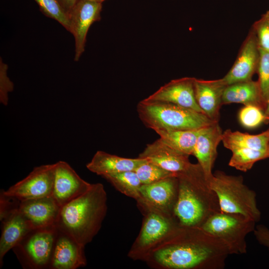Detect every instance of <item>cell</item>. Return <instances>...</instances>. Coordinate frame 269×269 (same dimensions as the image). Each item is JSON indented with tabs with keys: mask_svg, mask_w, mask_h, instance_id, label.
Segmentation results:
<instances>
[{
	"mask_svg": "<svg viewBox=\"0 0 269 269\" xmlns=\"http://www.w3.org/2000/svg\"><path fill=\"white\" fill-rule=\"evenodd\" d=\"M230 255L224 243L201 228L181 227L146 258L165 269H223Z\"/></svg>",
	"mask_w": 269,
	"mask_h": 269,
	"instance_id": "obj_1",
	"label": "cell"
},
{
	"mask_svg": "<svg viewBox=\"0 0 269 269\" xmlns=\"http://www.w3.org/2000/svg\"><path fill=\"white\" fill-rule=\"evenodd\" d=\"M178 192L174 215L182 227L200 228L221 211L217 196L198 163L177 173Z\"/></svg>",
	"mask_w": 269,
	"mask_h": 269,
	"instance_id": "obj_2",
	"label": "cell"
},
{
	"mask_svg": "<svg viewBox=\"0 0 269 269\" xmlns=\"http://www.w3.org/2000/svg\"><path fill=\"white\" fill-rule=\"evenodd\" d=\"M107 211V196L103 185L90 189L60 207L57 229L85 246L99 232Z\"/></svg>",
	"mask_w": 269,
	"mask_h": 269,
	"instance_id": "obj_3",
	"label": "cell"
},
{
	"mask_svg": "<svg viewBox=\"0 0 269 269\" xmlns=\"http://www.w3.org/2000/svg\"><path fill=\"white\" fill-rule=\"evenodd\" d=\"M143 124L154 131L200 129L215 122L204 113L174 104L149 102L144 99L137 106Z\"/></svg>",
	"mask_w": 269,
	"mask_h": 269,
	"instance_id": "obj_4",
	"label": "cell"
},
{
	"mask_svg": "<svg viewBox=\"0 0 269 269\" xmlns=\"http://www.w3.org/2000/svg\"><path fill=\"white\" fill-rule=\"evenodd\" d=\"M209 183L217 196L221 211L241 214L256 223L260 220L256 193L245 184L242 176L218 170L213 174Z\"/></svg>",
	"mask_w": 269,
	"mask_h": 269,
	"instance_id": "obj_5",
	"label": "cell"
},
{
	"mask_svg": "<svg viewBox=\"0 0 269 269\" xmlns=\"http://www.w3.org/2000/svg\"><path fill=\"white\" fill-rule=\"evenodd\" d=\"M256 223L244 215L221 211L209 217L200 228L224 243L230 255H243L247 252V236L254 232Z\"/></svg>",
	"mask_w": 269,
	"mask_h": 269,
	"instance_id": "obj_6",
	"label": "cell"
},
{
	"mask_svg": "<svg viewBox=\"0 0 269 269\" xmlns=\"http://www.w3.org/2000/svg\"><path fill=\"white\" fill-rule=\"evenodd\" d=\"M58 230L55 225L31 230L12 249L22 267L49 269Z\"/></svg>",
	"mask_w": 269,
	"mask_h": 269,
	"instance_id": "obj_7",
	"label": "cell"
},
{
	"mask_svg": "<svg viewBox=\"0 0 269 269\" xmlns=\"http://www.w3.org/2000/svg\"><path fill=\"white\" fill-rule=\"evenodd\" d=\"M144 213L140 232L130 252L129 255L134 259L146 258L152 250L174 235L181 228L175 217L152 211Z\"/></svg>",
	"mask_w": 269,
	"mask_h": 269,
	"instance_id": "obj_8",
	"label": "cell"
},
{
	"mask_svg": "<svg viewBox=\"0 0 269 269\" xmlns=\"http://www.w3.org/2000/svg\"><path fill=\"white\" fill-rule=\"evenodd\" d=\"M139 192L140 198L136 201L142 212L152 211L174 217V209L178 192L176 176L150 184H142Z\"/></svg>",
	"mask_w": 269,
	"mask_h": 269,
	"instance_id": "obj_9",
	"label": "cell"
},
{
	"mask_svg": "<svg viewBox=\"0 0 269 269\" xmlns=\"http://www.w3.org/2000/svg\"><path fill=\"white\" fill-rule=\"evenodd\" d=\"M55 163L35 167L28 175L10 186L2 190L7 196L18 200L39 198L52 195Z\"/></svg>",
	"mask_w": 269,
	"mask_h": 269,
	"instance_id": "obj_10",
	"label": "cell"
},
{
	"mask_svg": "<svg viewBox=\"0 0 269 269\" xmlns=\"http://www.w3.org/2000/svg\"><path fill=\"white\" fill-rule=\"evenodd\" d=\"M102 10V2L79 0L69 13V32L75 39V61H79L84 51L89 29L94 22L101 20Z\"/></svg>",
	"mask_w": 269,
	"mask_h": 269,
	"instance_id": "obj_11",
	"label": "cell"
},
{
	"mask_svg": "<svg viewBox=\"0 0 269 269\" xmlns=\"http://www.w3.org/2000/svg\"><path fill=\"white\" fill-rule=\"evenodd\" d=\"M260 54L256 36L251 28L232 67L222 78L226 84L228 85L252 80L257 71Z\"/></svg>",
	"mask_w": 269,
	"mask_h": 269,
	"instance_id": "obj_12",
	"label": "cell"
},
{
	"mask_svg": "<svg viewBox=\"0 0 269 269\" xmlns=\"http://www.w3.org/2000/svg\"><path fill=\"white\" fill-rule=\"evenodd\" d=\"M52 196L61 207L88 191L92 184L81 178L66 162L55 163Z\"/></svg>",
	"mask_w": 269,
	"mask_h": 269,
	"instance_id": "obj_13",
	"label": "cell"
},
{
	"mask_svg": "<svg viewBox=\"0 0 269 269\" xmlns=\"http://www.w3.org/2000/svg\"><path fill=\"white\" fill-rule=\"evenodd\" d=\"M194 79L183 77L172 80L144 100L172 103L203 113L195 99Z\"/></svg>",
	"mask_w": 269,
	"mask_h": 269,
	"instance_id": "obj_14",
	"label": "cell"
},
{
	"mask_svg": "<svg viewBox=\"0 0 269 269\" xmlns=\"http://www.w3.org/2000/svg\"><path fill=\"white\" fill-rule=\"evenodd\" d=\"M60 207L51 196L20 201L18 209L31 228L37 229L55 225Z\"/></svg>",
	"mask_w": 269,
	"mask_h": 269,
	"instance_id": "obj_15",
	"label": "cell"
},
{
	"mask_svg": "<svg viewBox=\"0 0 269 269\" xmlns=\"http://www.w3.org/2000/svg\"><path fill=\"white\" fill-rule=\"evenodd\" d=\"M84 248V246L58 230L49 269H76L86 266Z\"/></svg>",
	"mask_w": 269,
	"mask_h": 269,
	"instance_id": "obj_16",
	"label": "cell"
},
{
	"mask_svg": "<svg viewBox=\"0 0 269 269\" xmlns=\"http://www.w3.org/2000/svg\"><path fill=\"white\" fill-rule=\"evenodd\" d=\"M222 134L219 122H215L203 128L194 148L192 155L196 158L209 181L213 176L212 169Z\"/></svg>",
	"mask_w": 269,
	"mask_h": 269,
	"instance_id": "obj_17",
	"label": "cell"
},
{
	"mask_svg": "<svg viewBox=\"0 0 269 269\" xmlns=\"http://www.w3.org/2000/svg\"><path fill=\"white\" fill-rule=\"evenodd\" d=\"M138 157L176 174L186 170L192 164L188 155L173 149L160 138L147 144Z\"/></svg>",
	"mask_w": 269,
	"mask_h": 269,
	"instance_id": "obj_18",
	"label": "cell"
},
{
	"mask_svg": "<svg viewBox=\"0 0 269 269\" xmlns=\"http://www.w3.org/2000/svg\"><path fill=\"white\" fill-rule=\"evenodd\" d=\"M197 103L202 112L214 122H219L223 96L227 85L223 78L215 80L194 79Z\"/></svg>",
	"mask_w": 269,
	"mask_h": 269,
	"instance_id": "obj_19",
	"label": "cell"
},
{
	"mask_svg": "<svg viewBox=\"0 0 269 269\" xmlns=\"http://www.w3.org/2000/svg\"><path fill=\"white\" fill-rule=\"evenodd\" d=\"M0 239V265L2 267L5 254L12 249L32 229L29 223L18 209L14 211L1 221Z\"/></svg>",
	"mask_w": 269,
	"mask_h": 269,
	"instance_id": "obj_20",
	"label": "cell"
},
{
	"mask_svg": "<svg viewBox=\"0 0 269 269\" xmlns=\"http://www.w3.org/2000/svg\"><path fill=\"white\" fill-rule=\"evenodd\" d=\"M146 160L139 157H122L98 150L95 153L91 160L86 164V167L89 171L103 176L126 171L134 170Z\"/></svg>",
	"mask_w": 269,
	"mask_h": 269,
	"instance_id": "obj_21",
	"label": "cell"
},
{
	"mask_svg": "<svg viewBox=\"0 0 269 269\" xmlns=\"http://www.w3.org/2000/svg\"><path fill=\"white\" fill-rule=\"evenodd\" d=\"M223 104L238 103L244 106L253 105L262 109L266 108L264 100L258 81L252 79L228 85L224 92Z\"/></svg>",
	"mask_w": 269,
	"mask_h": 269,
	"instance_id": "obj_22",
	"label": "cell"
},
{
	"mask_svg": "<svg viewBox=\"0 0 269 269\" xmlns=\"http://www.w3.org/2000/svg\"><path fill=\"white\" fill-rule=\"evenodd\" d=\"M222 142L225 147L232 151L248 148L269 151V133L267 131L258 134L227 130L223 132Z\"/></svg>",
	"mask_w": 269,
	"mask_h": 269,
	"instance_id": "obj_23",
	"label": "cell"
},
{
	"mask_svg": "<svg viewBox=\"0 0 269 269\" xmlns=\"http://www.w3.org/2000/svg\"><path fill=\"white\" fill-rule=\"evenodd\" d=\"M203 128L185 131L157 130L155 132L159 135V138L171 148L189 156L192 155L197 137Z\"/></svg>",
	"mask_w": 269,
	"mask_h": 269,
	"instance_id": "obj_24",
	"label": "cell"
},
{
	"mask_svg": "<svg viewBox=\"0 0 269 269\" xmlns=\"http://www.w3.org/2000/svg\"><path fill=\"white\" fill-rule=\"evenodd\" d=\"M118 191L137 201L142 185L134 170L126 171L103 176Z\"/></svg>",
	"mask_w": 269,
	"mask_h": 269,
	"instance_id": "obj_25",
	"label": "cell"
},
{
	"mask_svg": "<svg viewBox=\"0 0 269 269\" xmlns=\"http://www.w3.org/2000/svg\"><path fill=\"white\" fill-rule=\"evenodd\" d=\"M232 156L229 165L235 169L247 172L257 161L269 158V151L248 148H241L231 151Z\"/></svg>",
	"mask_w": 269,
	"mask_h": 269,
	"instance_id": "obj_26",
	"label": "cell"
},
{
	"mask_svg": "<svg viewBox=\"0 0 269 269\" xmlns=\"http://www.w3.org/2000/svg\"><path fill=\"white\" fill-rule=\"evenodd\" d=\"M142 184L152 183L176 174L146 160L135 170Z\"/></svg>",
	"mask_w": 269,
	"mask_h": 269,
	"instance_id": "obj_27",
	"label": "cell"
},
{
	"mask_svg": "<svg viewBox=\"0 0 269 269\" xmlns=\"http://www.w3.org/2000/svg\"><path fill=\"white\" fill-rule=\"evenodd\" d=\"M40 11L46 16L60 23L67 30L70 31L69 18L57 0H34Z\"/></svg>",
	"mask_w": 269,
	"mask_h": 269,
	"instance_id": "obj_28",
	"label": "cell"
},
{
	"mask_svg": "<svg viewBox=\"0 0 269 269\" xmlns=\"http://www.w3.org/2000/svg\"><path fill=\"white\" fill-rule=\"evenodd\" d=\"M266 120L265 112L262 111V109L256 105H245L239 113L240 123L247 129L256 128Z\"/></svg>",
	"mask_w": 269,
	"mask_h": 269,
	"instance_id": "obj_29",
	"label": "cell"
},
{
	"mask_svg": "<svg viewBox=\"0 0 269 269\" xmlns=\"http://www.w3.org/2000/svg\"><path fill=\"white\" fill-rule=\"evenodd\" d=\"M251 29L256 36L259 48L269 51V10L254 22Z\"/></svg>",
	"mask_w": 269,
	"mask_h": 269,
	"instance_id": "obj_30",
	"label": "cell"
},
{
	"mask_svg": "<svg viewBox=\"0 0 269 269\" xmlns=\"http://www.w3.org/2000/svg\"><path fill=\"white\" fill-rule=\"evenodd\" d=\"M260 58L257 73L258 82L264 100L267 102L269 98V51L260 49Z\"/></svg>",
	"mask_w": 269,
	"mask_h": 269,
	"instance_id": "obj_31",
	"label": "cell"
},
{
	"mask_svg": "<svg viewBox=\"0 0 269 269\" xmlns=\"http://www.w3.org/2000/svg\"><path fill=\"white\" fill-rule=\"evenodd\" d=\"M7 66L0 60V102L4 106L8 104V94L13 90V84L7 75Z\"/></svg>",
	"mask_w": 269,
	"mask_h": 269,
	"instance_id": "obj_32",
	"label": "cell"
},
{
	"mask_svg": "<svg viewBox=\"0 0 269 269\" xmlns=\"http://www.w3.org/2000/svg\"><path fill=\"white\" fill-rule=\"evenodd\" d=\"M20 201L15 197L6 195L1 190L0 194V221L18 208Z\"/></svg>",
	"mask_w": 269,
	"mask_h": 269,
	"instance_id": "obj_33",
	"label": "cell"
},
{
	"mask_svg": "<svg viewBox=\"0 0 269 269\" xmlns=\"http://www.w3.org/2000/svg\"><path fill=\"white\" fill-rule=\"evenodd\" d=\"M253 233L259 244L269 251V229L260 224L256 226Z\"/></svg>",
	"mask_w": 269,
	"mask_h": 269,
	"instance_id": "obj_34",
	"label": "cell"
},
{
	"mask_svg": "<svg viewBox=\"0 0 269 269\" xmlns=\"http://www.w3.org/2000/svg\"><path fill=\"white\" fill-rule=\"evenodd\" d=\"M79 0H57L68 16V14Z\"/></svg>",
	"mask_w": 269,
	"mask_h": 269,
	"instance_id": "obj_35",
	"label": "cell"
},
{
	"mask_svg": "<svg viewBox=\"0 0 269 269\" xmlns=\"http://www.w3.org/2000/svg\"><path fill=\"white\" fill-rule=\"evenodd\" d=\"M265 114L267 118V120H269V98L267 102L266 108L265 111Z\"/></svg>",
	"mask_w": 269,
	"mask_h": 269,
	"instance_id": "obj_36",
	"label": "cell"
},
{
	"mask_svg": "<svg viewBox=\"0 0 269 269\" xmlns=\"http://www.w3.org/2000/svg\"><path fill=\"white\" fill-rule=\"evenodd\" d=\"M94 0V1H97V2H103L104 0Z\"/></svg>",
	"mask_w": 269,
	"mask_h": 269,
	"instance_id": "obj_37",
	"label": "cell"
},
{
	"mask_svg": "<svg viewBox=\"0 0 269 269\" xmlns=\"http://www.w3.org/2000/svg\"><path fill=\"white\" fill-rule=\"evenodd\" d=\"M267 131L268 132V133H269V129H268V130H267Z\"/></svg>",
	"mask_w": 269,
	"mask_h": 269,
	"instance_id": "obj_38",
	"label": "cell"
}]
</instances>
